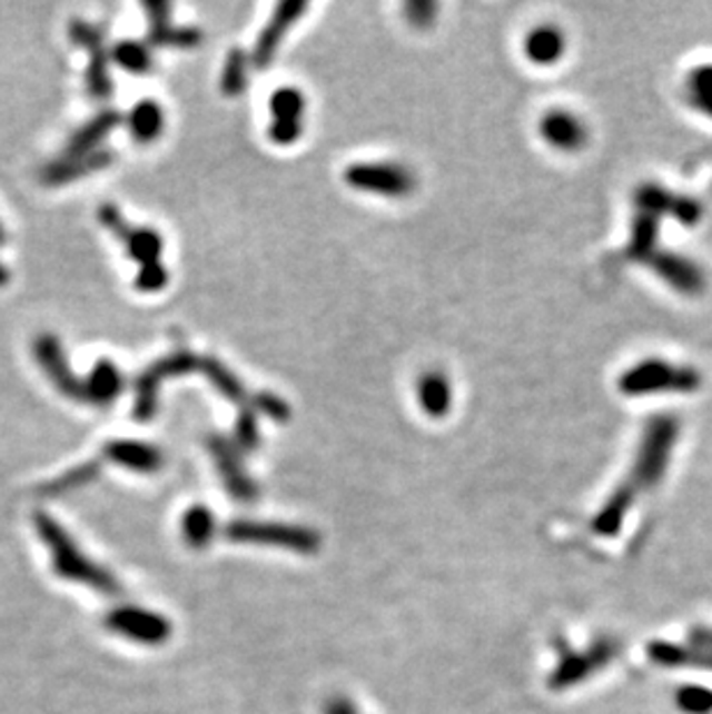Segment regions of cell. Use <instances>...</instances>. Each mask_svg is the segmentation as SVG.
<instances>
[{
    "label": "cell",
    "mask_w": 712,
    "mask_h": 714,
    "mask_svg": "<svg viewBox=\"0 0 712 714\" xmlns=\"http://www.w3.org/2000/svg\"><path fill=\"white\" fill-rule=\"evenodd\" d=\"M678 435H680V424L675 416L662 414L647 422L632 472L611 495V499L617 504V507L630 512L641 493L655 488L664 479Z\"/></svg>",
    "instance_id": "cell-1"
},
{
    "label": "cell",
    "mask_w": 712,
    "mask_h": 714,
    "mask_svg": "<svg viewBox=\"0 0 712 714\" xmlns=\"http://www.w3.org/2000/svg\"><path fill=\"white\" fill-rule=\"evenodd\" d=\"M33 523H36V529L40 534L42 544L49 548L51 567L58 578L79 583L83 587H91V589L105 594V597H116V594H121V583H118V578L109 569L100 567L98 562L88 557L77 546V542L70 537L63 525H58L44 512H36Z\"/></svg>",
    "instance_id": "cell-2"
},
{
    "label": "cell",
    "mask_w": 712,
    "mask_h": 714,
    "mask_svg": "<svg viewBox=\"0 0 712 714\" xmlns=\"http://www.w3.org/2000/svg\"><path fill=\"white\" fill-rule=\"evenodd\" d=\"M620 391L632 398L694 394L701 389L703 377L692 366H678L664 359H645L620 377Z\"/></svg>",
    "instance_id": "cell-3"
},
{
    "label": "cell",
    "mask_w": 712,
    "mask_h": 714,
    "mask_svg": "<svg viewBox=\"0 0 712 714\" xmlns=\"http://www.w3.org/2000/svg\"><path fill=\"white\" fill-rule=\"evenodd\" d=\"M225 537L234 544L285 548L301 555H313L322 548V537L315 529L304 525H287V523L231 520L225 527Z\"/></svg>",
    "instance_id": "cell-4"
},
{
    "label": "cell",
    "mask_w": 712,
    "mask_h": 714,
    "mask_svg": "<svg viewBox=\"0 0 712 714\" xmlns=\"http://www.w3.org/2000/svg\"><path fill=\"white\" fill-rule=\"evenodd\" d=\"M620 641L611 636H602L597 641H592L583 649H572V647H562L557 664L553 673L548 675V687L555 692L576 687V684L585 682L595 673L604 671L613 660L620 657Z\"/></svg>",
    "instance_id": "cell-5"
},
{
    "label": "cell",
    "mask_w": 712,
    "mask_h": 714,
    "mask_svg": "<svg viewBox=\"0 0 712 714\" xmlns=\"http://www.w3.org/2000/svg\"><path fill=\"white\" fill-rule=\"evenodd\" d=\"M105 627L132 643H141L148 647H158L165 645L174 627L171 622L158 613V611H148L141 606H116L105 615Z\"/></svg>",
    "instance_id": "cell-6"
},
{
    "label": "cell",
    "mask_w": 712,
    "mask_h": 714,
    "mask_svg": "<svg viewBox=\"0 0 712 714\" xmlns=\"http://www.w3.org/2000/svg\"><path fill=\"white\" fill-rule=\"evenodd\" d=\"M199 361L201 356L192 351H174L158 364H154L148 370H144L137 377L135 384V416L139 422H148L156 414L158 405V389L160 384L169 377H181L190 373H199Z\"/></svg>",
    "instance_id": "cell-7"
},
{
    "label": "cell",
    "mask_w": 712,
    "mask_h": 714,
    "mask_svg": "<svg viewBox=\"0 0 712 714\" xmlns=\"http://www.w3.org/2000/svg\"><path fill=\"white\" fill-rule=\"evenodd\" d=\"M634 201L639 206V211L657 216L660 220L671 216L685 227H694L703 216V208L696 199L685 197V195H675L657 184H643L634 192Z\"/></svg>",
    "instance_id": "cell-8"
},
{
    "label": "cell",
    "mask_w": 712,
    "mask_h": 714,
    "mask_svg": "<svg viewBox=\"0 0 712 714\" xmlns=\"http://www.w3.org/2000/svg\"><path fill=\"white\" fill-rule=\"evenodd\" d=\"M345 181L356 190L387 197H403L414 188L412 176L396 165H352L345 171Z\"/></svg>",
    "instance_id": "cell-9"
},
{
    "label": "cell",
    "mask_w": 712,
    "mask_h": 714,
    "mask_svg": "<svg viewBox=\"0 0 712 714\" xmlns=\"http://www.w3.org/2000/svg\"><path fill=\"white\" fill-rule=\"evenodd\" d=\"M33 351H36L38 364L44 368L47 377L53 381L58 391L68 398H75V400H86L83 384L75 377L61 340H58L53 334H42L36 340Z\"/></svg>",
    "instance_id": "cell-10"
},
{
    "label": "cell",
    "mask_w": 712,
    "mask_h": 714,
    "mask_svg": "<svg viewBox=\"0 0 712 714\" xmlns=\"http://www.w3.org/2000/svg\"><path fill=\"white\" fill-rule=\"evenodd\" d=\"M652 271H655L669 287L675 291L685 294V296H696L705 289V274L701 266L685 257L671 250H657L645 261Z\"/></svg>",
    "instance_id": "cell-11"
},
{
    "label": "cell",
    "mask_w": 712,
    "mask_h": 714,
    "mask_svg": "<svg viewBox=\"0 0 712 714\" xmlns=\"http://www.w3.org/2000/svg\"><path fill=\"white\" fill-rule=\"evenodd\" d=\"M209 449L216 458V465H218V472L222 476V484H225L227 493L239 502H255L259 495V488L250 479V474L246 472L236 444H229L222 437H214L209 442Z\"/></svg>",
    "instance_id": "cell-12"
},
{
    "label": "cell",
    "mask_w": 712,
    "mask_h": 714,
    "mask_svg": "<svg viewBox=\"0 0 712 714\" xmlns=\"http://www.w3.org/2000/svg\"><path fill=\"white\" fill-rule=\"evenodd\" d=\"M70 36L77 44L86 47L88 53H91V66H88V91H91L93 98H109L111 79L107 72V53L102 47V38L98 36L93 26H88L83 21H72Z\"/></svg>",
    "instance_id": "cell-13"
},
{
    "label": "cell",
    "mask_w": 712,
    "mask_h": 714,
    "mask_svg": "<svg viewBox=\"0 0 712 714\" xmlns=\"http://www.w3.org/2000/svg\"><path fill=\"white\" fill-rule=\"evenodd\" d=\"M102 454L109 463L121 465L132 472H141V474H154V472L162 469V465H165L160 449H156V446L146 444V442H137V439L107 442Z\"/></svg>",
    "instance_id": "cell-14"
},
{
    "label": "cell",
    "mask_w": 712,
    "mask_h": 714,
    "mask_svg": "<svg viewBox=\"0 0 712 714\" xmlns=\"http://www.w3.org/2000/svg\"><path fill=\"white\" fill-rule=\"evenodd\" d=\"M308 10L306 3H296V0H289V3H283L276 8L269 26L264 28L257 44H255V53H253V63L257 68H264L271 63V58L278 49V44L283 42L285 33L291 28V23L299 19L304 12Z\"/></svg>",
    "instance_id": "cell-15"
},
{
    "label": "cell",
    "mask_w": 712,
    "mask_h": 714,
    "mask_svg": "<svg viewBox=\"0 0 712 714\" xmlns=\"http://www.w3.org/2000/svg\"><path fill=\"white\" fill-rule=\"evenodd\" d=\"M113 162V156L109 151H98L88 153V156H79V158H66L61 162H53L44 169L42 178L49 186H63L70 181H77V178H83L93 171H102Z\"/></svg>",
    "instance_id": "cell-16"
},
{
    "label": "cell",
    "mask_w": 712,
    "mask_h": 714,
    "mask_svg": "<svg viewBox=\"0 0 712 714\" xmlns=\"http://www.w3.org/2000/svg\"><path fill=\"white\" fill-rule=\"evenodd\" d=\"M544 139L560 151H576L587 139L585 126L567 111H551L542 121Z\"/></svg>",
    "instance_id": "cell-17"
},
{
    "label": "cell",
    "mask_w": 712,
    "mask_h": 714,
    "mask_svg": "<svg viewBox=\"0 0 712 714\" xmlns=\"http://www.w3.org/2000/svg\"><path fill=\"white\" fill-rule=\"evenodd\" d=\"M121 123V116L116 111H102L98 113L93 121H88L81 130H77L72 135V139L68 141V158H79V156H88L96 151V146L118 126Z\"/></svg>",
    "instance_id": "cell-18"
},
{
    "label": "cell",
    "mask_w": 712,
    "mask_h": 714,
    "mask_svg": "<svg viewBox=\"0 0 712 714\" xmlns=\"http://www.w3.org/2000/svg\"><path fill=\"white\" fill-rule=\"evenodd\" d=\"M83 389H86V400H93L98 405H109L111 400H116L123 391V377L118 373V368L102 359L93 366L91 375L83 381Z\"/></svg>",
    "instance_id": "cell-19"
},
{
    "label": "cell",
    "mask_w": 712,
    "mask_h": 714,
    "mask_svg": "<svg viewBox=\"0 0 712 714\" xmlns=\"http://www.w3.org/2000/svg\"><path fill=\"white\" fill-rule=\"evenodd\" d=\"M660 227H662V220L657 216L639 211L632 222L627 257L645 264L652 255H655L660 250Z\"/></svg>",
    "instance_id": "cell-20"
},
{
    "label": "cell",
    "mask_w": 712,
    "mask_h": 714,
    "mask_svg": "<svg viewBox=\"0 0 712 714\" xmlns=\"http://www.w3.org/2000/svg\"><path fill=\"white\" fill-rule=\"evenodd\" d=\"M525 53L532 63L551 66L560 61L562 53H565V36L553 26L534 28L525 40Z\"/></svg>",
    "instance_id": "cell-21"
},
{
    "label": "cell",
    "mask_w": 712,
    "mask_h": 714,
    "mask_svg": "<svg viewBox=\"0 0 712 714\" xmlns=\"http://www.w3.org/2000/svg\"><path fill=\"white\" fill-rule=\"evenodd\" d=\"M199 373H204L206 377H209V381L216 386V389L231 403L236 405H244L250 407V394L246 391V386L239 381V377H236L234 373H229L218 359H214V356H201V361H199Z\"/></svg>",
    "instance_id": "cell-22"
},
{
    "label": "cell",
    "mask_w": 712,
    "mask_h": 714,
    "mask_svg": "<svg viewBox=\"0 0 712 714\" xmlns=\"http://www.w3.org/2000/svg\"><path fill=\"white\" fill-rule=\"evenodd\" d=\"M181 534H184V542L195 551L209 546L216 537L214 512L206 509L204 504H195V507H190L181 518Z\"/></svg>",
    "instance_id": "cell-23"
},
{
    "label": "cell",
    "mask_w": 712,
    "mask_h": 714,
    "mask_svg": "<svg viewBox=\"0 0 712 714\" xmlns=\"http://www.w3.org/2000/svg\"><path fill=\"white\" fill-rule=\"evenodd\" d=\"M165 128V116L158 102L144 100L130 111V132L137 141L148 143L160 137Z\"/></svg>",
    "instance_id": "cell-24"
},
{
    "label": "cell",
    "mask_w": 712,
    "mask_h": 714,
    "mask_svg": "<svg viewBox=\"0 0 712 714\" xmlns=\"http://www.w3.org/2000/svg\"><path fill=\"white\" fill-rule=\"evenodd\" d=\"M419 400H422V407H424L426 414L439 419V416L447 414L449 407H452L449 381L444 379L442 375H437V373H431V375L422 377V381H419Z\"/></svg>",
    "instance_id": "cell-25"
},
{
    "label": "cell",
    "mask_w": 712,
    "mask_h": 714,
    "mask_svg": "<svg viewBox=\"0 0 712 714\" xmlns=\"http://www.w3.org/2000/svg\"><path fill=\"white\" fill-rule=\"evenodd\" d=\"M100 469H102V465H100L98 460L83 463V465H79V467L68 469V472L61 474V476H56L53 482L40 486V493H44V495L72 493V490H77V488H83V486H88L91 482H96L98 476H100Z\"/></svg>",
    "instance_id": "cell-26"
},
{
    "label": "cell",
    "mask_w": 712,
    "mask_h": 714,
    "mask_svg": "<svg viewBox=\"0 0 712 714\" xmlns=\"http://www.w3.org/2000/svg\"><path fill=\"white\" fill-rule=\"evenodd\" d=\"M128 246V252L135 261L141 266L160 261L162 255V236L154 229H130L128 238L123 241Z\"/></svg>",
    "instance_id": "cell-27"
},
{
    "label": "cell",
    "mask_w": 712,
    "mask_h": 714,
    "mask_svg": "<svg viewBox=\"0 0 712 714\" xmlns=\"http://www.w3.org/2000/svg\"><path fill=\"white\" fill-rule=\"evenodd\" d=\"M688 100L696 111L712 118V63L699 66L688 75Z\"/></svg>",
    "instance_id": "cell-28"
},
{
    "label": "cell",
    "mask_w": 712,
    "mask_h": 714,
    "mask_svg": "<svg viewBox=\"0 0 712 714\" xmlns=\"http://www.w3.org/2000/svg\"><path fill=\"white\" fill-rule=\"evenodd\" d=\"M248 63H250V56L244 53L241 49H234L227 61H225V70H222V93L225 96H239L246 83H248Z\"/></svg>",
    "instance_id": "cell-29"
},
{
    "label": "cell",
    "mask_w": 712,
    "mask_h": 714,
    "mask_svg": "<svg viewBox=\"0 0 712 714\" xmlns=\"http://www.w3.org/2000/svg\"><path fill=\"white\" fill-rule=\"evenodd\" d=\"M201 42V33L195 28H171L169 21L151 26V44L156 47H197Z\"/></svg>",
    "instance_id": "cell-30"
},
{
    "label": "cell",
    "mask_w": 712,
    "mask_h": 714,
    "mask_svg": "<svg viewBox=\"0 0 712 714\" xmlns=\"http://www.w3.org/2000/svg\"><path fill=\"white\" fill-rule=\"evenodd\" d=\"M306 100L304 96L296 91V88H280L276 96L271 98V109H274V121H296L301 123Z\"/></svg>",
    "instance_id": "cell-31"
},
{
    "label": "cell",
    "mask_w": 712,
    "mask_h": 714,
    "mask_svg": "<svg viewBox=\"0 0 712 714\" xmlns=\"http://www.w3.org/2000/svg\"><path fill=\"white\" fill-rule=\"evenodd\" d=\"M113 61L121 66L128 72H146L151 68V56H148V49L139 42H121L113 49Z\"/></svg>",
    "instance_id": "cell-32"
},
{
    "label": "cell",
    "mask_w": 712,
    "mask_h": 714,
    "mask_svg": "<svg viewBox=\"0 0 712 714\" xmlns=\"http://www.w3.org/2000/svg\"><path fill=\"white\" fill-rule=\"evenodd\" d=\"M678 707L685 714H712V690L682 687L678 692Z\"/></svg>",
    "instance_id": "cell-33"
},
{
    "label": "cell",
    "mask_w": 712,
    "mask_h": 714,
    "mask_svg": "<svg viewBox=\"0 0 712 714\" xmlns=\"http://www.w3.org/2000/svg\"><path fill=\"white\" fill-rule=\"evenodd\" d=\"M257 444H259V428H257L253 409L246 407L239 414V422H236V446H239L241 452H255Z\"/></svg>",
    "instance_id": "cell-34"
},
{
    "label": "cell",
    "mask_w": 712,
    "mask_h": 714,
    "mask_svg": "<svg viewBox=\"0 0 712 714\" xmlns=\"http://www.w3.org/2000/svg\"><path fill=\"white\" fill-rule=\"evenodd\" d=\"M167 280H169L167 269H165V266H162L160 261H156V264L141 266L135 285H137L139 291H160V289L167 285Z\"/></svg>",
    "instance_id": "cell-35"
},
{
    "label": "cell",
    "mask_w": 712,
    "mask_h": 714,
    "mask_svg": "<svg viewBox=\"0 0 712 714\" xmlns=\"http://www.w3.org/2000/svg\"><path fill=\"white\" fill-rule=\"evenodd\" d=\"M250 407L264 411V414H269L271 419L276 422H287L289 419V407L285 400H280L278 396L274 394H255L250 398Z\"/></svg>",
    "instance_id": "cell-36"
},
{
    "label": "cell",
    "mask_w": 712,
    "mask_h": 714,
    "mask_svg": "<svg viewBox=\"0 0 712 714\" xmlns=\"http://www.w3.org/2000/svg\"><path fill=\"white\" fill-rule=\"evenodd\" d=\"M98 218H100V222H102V227H107L116 238H121V241H126V238H128V234H130V225H128V220L121 216V211H118V208L116 206H111V204H102L100 206V211H98Z\"/></svg>",
    "instance_id": "cell-37"
},
{
    "label": "cell",
    "mask_w": 712,
    "mask_h": 714,
    "mask_svg": "<svg viewBox=\"0 0 712 714\" xmlns=\"http://www.w3.org/2000/svg\"><path fill=\"white\" fill-rule=\"evenodd\" d=\"M269 135H271V139L276 143H291V141L299 139L301 123H296V121H274Z\"/></svg>",
    "instance_id": "cell-38"
},
{
    "label": "cell",
    "mask_w": 712,
    "mask_h": 714,
    "mask_svg": "<svg viewBox=\"0 0 712 714\" xmlns=\"http://www.w3.org/2000/svg\"><path fill=\"white\" fill-rule=\"evenodd\" d=\"M324 714H364L359 710V705H354L352 698L343 696V694H336V696H329L324 701V707H322Z\"/></svg>",
    "instance_id": "cell-39"
},
{
    "label": "cell",
    "mask_w": 712,
    "mask_h": 714,
    "mask_svg": "<svg viewBox=\"0 0 712 714\" xmlns=\"http://www.w3.org/2000/svg\"><path fill=\"white\" fill-rule=\"evenodd\" d=\"M405 12H407V19L414 26H431L433 19H435L437 6H433V3H409L405 8Z\"/></svg>",
    "instance_id": "cell-40"
},
{
    "label": "cell",
    "mask_w": 712,
    "mask_h": 714,
    "mask_svg": "<svg viewBox=\"0 0 712 714\" xmlns=\"http://www.w3.org/2000/svg\"><path fill=\"white\" fill-rule=\"evenodd\" d=\"M690 643L712 654V629H705V627H696V629H694V632L690 634Z\"/></svg>",
    "instance_id": "cell-41"
},
{
    "label": "cell",
    "mask_w": 712,
    "mask_h": 714,
    "mask_svg": "<svg viewBox=\"0 0 712 714\" xmlns=\"http://www.w3.org/2000/svg\"><path fill=\"white\" fill-rule=\"evenodd\" d=\"M10 282V271H8V266L0 264V287H6Z\"/></svg>",
    "instance_id": "cell-42"
},
{
    "label": "cell",
    "mask_w": 712,
    "mask_h": 714,
    "mask_svg": "<svg viewBox=\"0 0 712 714\" xmlns=\"http://www.w3.org/2000/svg\"><path fill=\"white\" fill-rule=\"evenodd\" d=\"M6 238H8V234H6V229H3V227H0V246L6 244Z\"/></svg>",
    "instance_id": "cell-43"
}]
</instances>
